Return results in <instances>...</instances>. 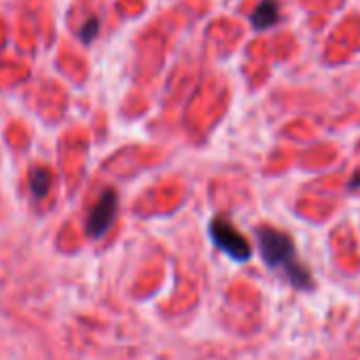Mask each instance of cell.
<instances>
[{"label":"cell","mask_w":360,"mask_h":360,"mask_svg":"<svg viewBox=\"0 0 360 360\" xmlns=\"http://www.w3.org/2000/svg\"><path fill=\"white\" fill-rule=\"evenodd\" d=\"M252 26L257 30H267L280 22V7L276 0H263V3L252 13Z\"/></svg>","instance_id":"4"},{"label":"cell","mask_w":360,"mask_h":360,"mask_svg":"<svg viewBox=\"0 0 360 360\" xmlns=\"http://www.w3.org/2000/svg\"><path fill=\"white\" fill-rule=\"evenodd\" d=\"M98 32H100V22H98L96 18H89V20L81 26L79 37H81L83 43H91V41L98 37Z\"/></svg>","instance_id":"6"},{"label":"cell","mask_w":360,"mask_h":360,"mask_svg":"<svg viewBox=\"0 0 360 360\" xmlns=\"http://www.w3.org/2000/svg\"><path fill=\"white\" fill-rule=\"evenodd\" d=\"M347 189H349V191H356V189H360V172H356V174H354V178H352L349 183H347Z\"/></svg>","instance_id":"7"},{"label":"cell","mask_w":360,"mask_h":360,"mask_svg":"<svg viewBox=\"0 0 360 360\" xmlns=\"http://www.w3.org/2000/svg\"><path fill=\"white\" fill-rule=\"evenodd\" d=\"M210 238L212 242L225 252L229 255L233 261L244 263L252 257V246L250 242L233 227V223L225 217H217L210 223Z\"/></svg>","instance_id":"2"},{"label":"cell","mask_w":360,"mask_h":360,"mask_svg":"<svg viewBox=\"0 0 360 360\" xmlns=\"http://www.w3.org/2000/svg\"><path fill=\"white\" fill-rule=\"evenodd\" d=\"M117 210H119V195H117L112 189H106V191L100 195L98 204H96V206L91 208V212H89V219H87V225H85L87 236H89L91 240L102 238V236L110 229V225L115 223Z\"/></svg>","instance_id":"3"},{"label":"cell","mask_w":360,"mask_h":360,"mask_svg":"<svg viewBox=\"0 0 360 360\" xmlns=\"http://www.w3.org/2000/svg\"><path fill=\"white\" fill-rule=\"evenodd\" d=\"M28 180H30V191H32L34 198L43 200V198L49 195L51 183H53V174L47 167H32Z\"/></svg>","instance_id":"5"},{"label":"cell","mask_w":360,"mask_h":360,"mask_svg":"<svg viewBox=\"0 0 360 360\" xmlns=\"http://www.w3.org/2000/svg\"><path fill=\"white\" fill-rule=\"evenodd\" d=\"M257 242H259L261 257L269 269L280 271V276H284L286 282L290 286H295L297 290L314 288V278H311L309 269L299 261L297 248H295L290 236L263 225L257 229Z\"/></svg>","instance_id":"1"}]
</instances>
